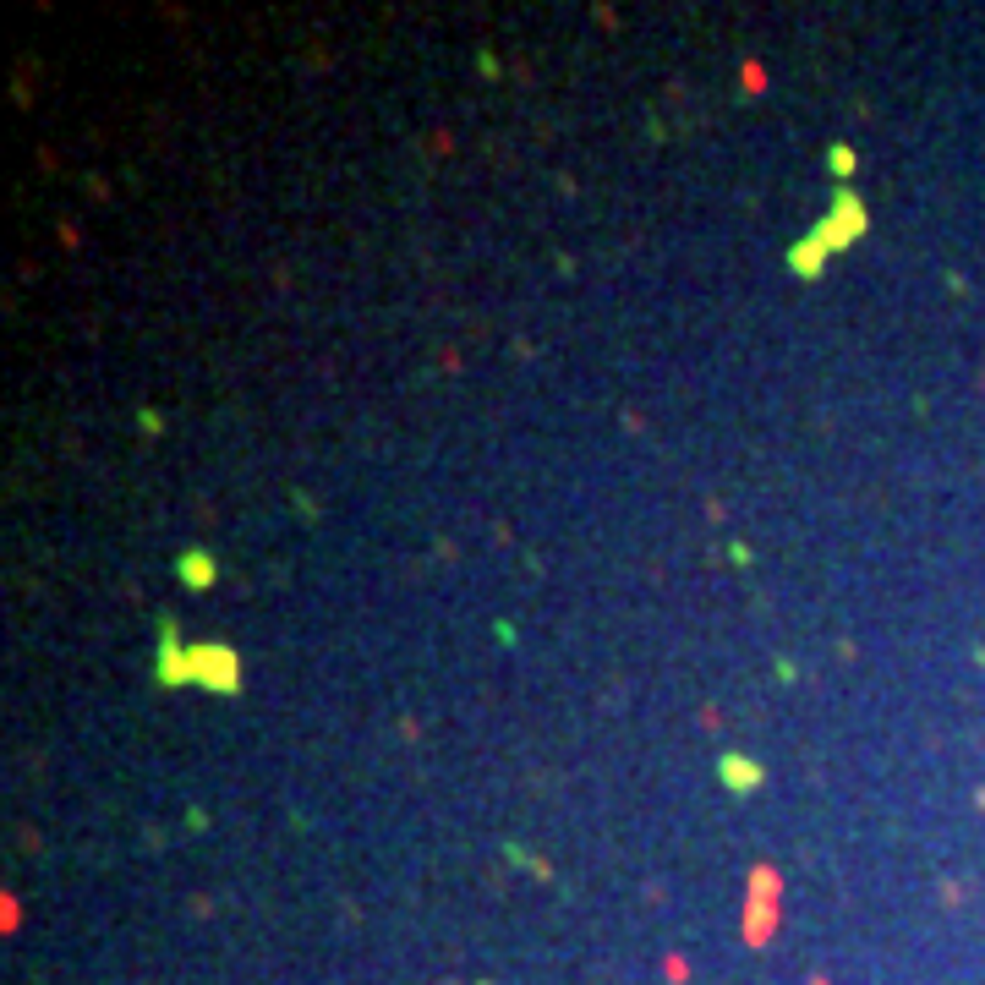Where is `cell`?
<instances>
[{"mask_svg": "<svg viewBox=\"0 0 985 985\" xmlns=\"http://www.w3.org/2000/svg\"><path fill=\"white\" fill-rule=\"evenodd\" d=\"M187 679H197L203 690H219V695H236L241 690V657L230 652V646H192L187 652Z\"/></svg>", "mask_w": 985, "mask_h": 985, "instance_id": "6da1fadb", "label": "cell"}, {"mask_svg": "<svg viewBox=\"0 0 985 985\" xmlns=\"http://www.w3.org/2000/svg\"><path fill=\"white\" fill-rule=\"evenodd\" d=\"M159 685H181L187 679V657H181V641H176V624H165V641H159V668H154Z\"/></svg>", "mask_w": 985, "mask_h": 985, "instance_id": "7a4b0ae2", "label": "cell"}, {"mask_svg": "<svg viewBox=\"0 0 985 985\" xmlns=\"http://www.w3.org/2000/svg\"><path fill=\"white\" fill-rule=\"evenodd\" d=\"M717 778H723L728 788H739V794H750V788L761 783V767L756 761H745V756H723L717 761Z\"/></svg>", "mask_w": 985, "mask_h": 985, "instance_id": "3957f363", "label": "cell"}, {"mask_svg": "<svg viewBox=\"0 0 985 985\" xmlns=\"http://www.w3.org/2000/svg\"><path fill=\"white\" fill-rule=\"evenodd\" d=\"M214 559H208V553H187V559H181V581H187V586H214Z\"/></svg>", "mask_w": 985, "mask_h": 985, "instance_id": "277c9868", "label": "cell"}]
</instances>
